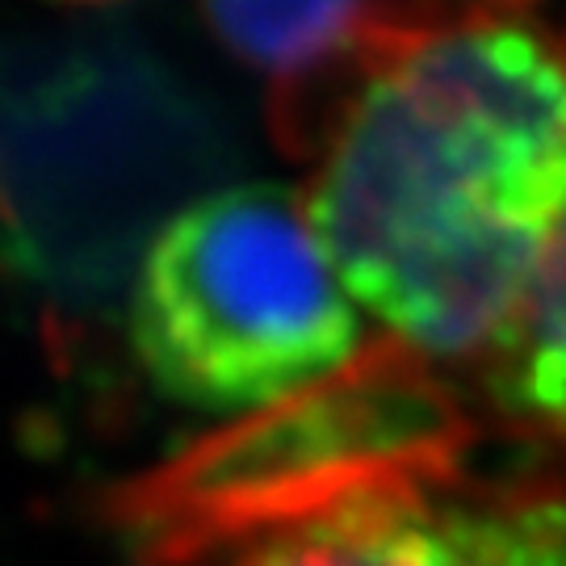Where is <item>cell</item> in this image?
Segmentation results:
<instances>
[{"instance_id": "cell-1", "label": "cell", "mask_w": 566, "mask_h": 566, "mask_svg": "<svg viewBox=\"0 0 566 566\" xmlns=\"http://www.w3.org/2000/svg\"><path fill=\"white\" fill-rule=\"evenodd\" d=\"M306 206L390 340L483 365L566 223V55L500 18L420 34L344 114Z\"/></svg>"}, {"instance_id": "cell-2", "label": "cell", "mask_w": 566, "mask_h": 566, "mask_svg": "<svg viewBox=\"0 0 566 566\" xmlns=\"http://www.w3.org/2000/svg\"><path fill=\"white\" fill-rule=\"evenodd\" d=\"M227 164L210 109L122 42L0 55V240L67 315L118 311L160 231Z\"/></svg>"}, {"instance_id": "cell-3", "label": "cell", "mask_w": 566, "mask_h": 566, "mask_svg": "<svg viewBox=\"0 0 566 566\" xmlns=\"http://www.w3.org/2000/svg\"><path fill=\"white\" fill-rule=\"evenodd\" d=\"M130 336L168 399L256 416L361 361V319L306 198L223 185L160 231L130 294Z\"/></svg>"}, {"instance_id": "cell-4", "label": "cell", "mask_w": 566, "mask_h": 566, "mask_svg": "<svg viewBox=\"0 0 566 566\" xmlns=\"http://www.w3.org/2000/svg\"><path fill=\"white\" fill-rule=\"evenodd\" d=\"M474 424L403 344H378L340 378L248 416L118 504L147 566H202L374 486L462 470Z\"/></svg>"}, {"instance_id": "cell-5", "label": "cell", "mask_w": 566, "mask_h": 566, "mask_svg": "<svg viewBox=\"0 0 566 566\" xmlns=\"http://www.w3.org/2000/svg\"><path fill=\"white\" fill-rule=\"evenodd\" d=\"M399 566H566V474H470L399 495Z\"/></svg>"}, {"instance_id": "cell-6", "label": "cell", "mask_w": 566, "mask_h": 566, "mask_svg": "<svg viewBox=\"0 0 566 566\" xmlns=\"http://www.w3.org/2000/svg\"><path fill=\"white\" fill-rule=\"evenodd\" d=\"M479 369L486 403L512 432L566 449V223Z\"/></svg>"}, {"instance_id": "cell-7", "label": "cell", "mask_w": 566, "mask_h": 566, "mask_svg": "<svg viewBox=\"0 0 566 566\" xmlns=\"http://www.w3.org/2000/svg\"><path fill=\"white\" fill-rule=\"evenodd\" d=\"M378 0H202L206 25L240 63L303 81L353 55L378 25Z\"/></svg>"}, {"instance_id": "cell-8", "label": "cell", "mask_w": 566, "mask_h": 566, "mask_svg": "<svg viewBox=\"0 0 566 566\" xmlns=\"http://www.w3.org/2000/svg\"><path fill=\"white\" fill-rule=\"evenodd\" d=\"M72 4H105V0H72Z\"/></svg>"}]
</instances>
